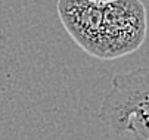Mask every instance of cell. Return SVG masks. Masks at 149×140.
<instances>
[{
    "label": "cell",
    "instance_id": "6da1fadb",
    "mask_svg": "<svg viewBox=\"0 0 149 140\" xmlns=\"http://www.w3.org/2000/svg\"><path fill=\"white\" fill-rule=\"evenodd\" d=\"M100 121L115 134L149 140V67L117 74L99 111Z\"/></svg>",
    "mask_w": 149,
    "mask_h": 140
},
{
    "label": "cell",
    "instance_id": "7a4b0ae2",
    "mask_svg": "<svg viewBox=\"0 0 149 140\" xmlns=\"http://www.w3.org/2000/svg\"><path fill=\"white\" fill-rule=\"evenodd\" d=\"M146 30V9L140 0L103 2L97 59L109 61L136 52L145 42Z\"/></svg>",
    "mask_w": 149,
    "mask_h": 140
},
{
    "label": "cell",
    "instance_id": "3957f363",
    "mask_svg": "<svg viewBox=\"0 0 149 140\" xmlns=\"http://www.w3.org/2000/svg\"><path fill=\"white\" fill-rule=\"evenodd\" d=\"M102 2L58 0V15L74 43L87 55L97 58L102 28Z\"/></svg>",
    "mask_w": 149,
    "mask_h": 140
},
{
    "label": "cell",
    "instance_id": "277c9868",
    "mask_svg": "<svg viewBox=\"0 0 149 140\" xmlns=\"http://www.w3.org/2000/svg\"><path fill=\"white\" fill-rule=\"evenodd\" d=\"M96 2H102L103 3V2H109V0H96Z\"/></svg>",
    "mask_w": 149,
    "mask_h": 140
}]
</instances>
